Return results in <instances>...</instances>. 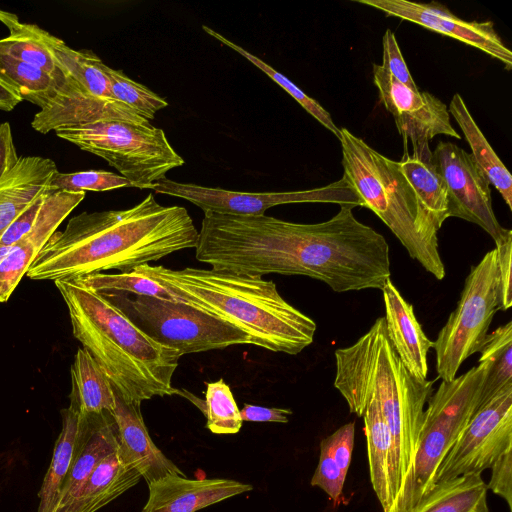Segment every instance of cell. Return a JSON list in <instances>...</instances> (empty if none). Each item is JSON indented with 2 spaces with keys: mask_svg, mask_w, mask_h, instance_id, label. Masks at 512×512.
I'll use <instances>...</instances> for the list:
<instances>
[{
  "mask_svg": "<svg viewBox=\"0 0 512 512\" xmlns=\"http://www.w3.org/2000/svg\"><path fill=\"white\" fill-rule=\"evenodd\" d=\"M22 100L16 89L0 77V110L9 112Z\"/></svg>",
  "mask_w": 512,
  "mask_h": 512,
  "instance_id": "46",
  "label": "cell"
},
{
  "mask_svg": "<svg viewBox=\"0 0 512 512\" xmlns=\"http://www.w3.org/2000/svg\"><path fill=\"white\" fill-rule=\"evenodd\" d=\"M431 161L447 192L448 217H457L480 226L499 244L512 230L503 228L493 208L490 182L470 153L451 142L440 141Z\"/></svg>",
  "mask_w": 512,
  "mask_h": 512,
  "instance_id": "13",
  "label": "cell"
},
{
  "mask_svg": "<svg viewBox=\"0 0 512 512\" xmlns=\"http://www.w3.org/2000/svg\"><path fill=\"white\" fill-rule=\"evenodd\" d=\"M77 279L102 294L131 293L136 296L181 302L175 294L136 269L115 274L96 273Z\"/></svg>",
  "mask_w": 512,
  "mask_h": 512,
  "instance_id": "34",
  "label": "cell"
},
{
  "mask_svg": "<svg viewBox=\"0 0 512 512\" xmlns=\"http://www.w3.org/2000/svg\"><path fill=\"white\" fill-rule=\"evenodd\" d=\"M382 52L381 66L401 84L418 91V87L403 59L395 35L390 29H387L383 35Z\"/></svg>",
  "mask_w": 512,
  "mask_h": 512,
  "instance_id": "40",
  "label": "cell"
},
{
  "mask_svg": "<svg viewBox=\"0 0 512 512\" xmlns=\"http://www.w3.org/2000/svg\"><path fill=\"white\" fill-rule=\"evenodd\" d=\"M478 362L487 365L480 399L482 406L512 383V321L488 333Z\"/></svg>",
  "mask_w": 512,
  "mask_h": 512,
  "instance_id": "33",
  "label": "cell"
},
{
  "mask_svg": "<svg viewBox=\"0 0 512 512\" xmlns=\"http://www.w3.org/2000/svg\"><path fill=\"white\" fill-rule=\"evenodd\" d=\"M448 111L462 130L471 148L470 154L473 159L485 173L490 184L500 193L508 208L512 210V176L489 144L458 93L453 95Z\"/></svg>",
  "mask_w": 512,
  "mask_h": 512,
  "instance_id": "27",
  "label": "cell"
},
{
  "mask_svg": "<svg viewBox=\"0 0 512 512\" xmlns=\"http://www.w3.org/2000/svg\"><path fill=\"white\" fill-rule=\"evenodd\" d=\"M73 336L128 403L178 394L172 378L180 353L149 337L110 299L79 279L54 281Z\"/></svg>",
  "mask_w": 512,
  "mask_h": 512,
  "instance_id": "4",
  "label": "cell"
},
{
  "mask_svg": "<svg viewBox=\"0 0 512 512\" xmlns=\"http://www.w3.org/2000/svg\"><path fill=\"white\" fill-rule=\"evenodd\" d=\"M498 253L501 304L500 310L506 311L512 307V235L495 247Z\"/></svg>",
  "mask_w": 512,
  "mask_h": 512,
  "instance_id": "43",
  "label": "cell"
},
{
  "mask_svg": "<svg viewBox=\"0 0 512 512\" xmlns=\"http://www.w3.org/2000/svg\"><path fill=\"white\" fill-rule=\"evenodd\" d=\"M381 291L386 331L392 346L408 372L418 381L424 382L428 375L427 355L434 341L426 336L413 306L403 298L391 278Z\"/></svg>",
  "mask_w": 512,
  "mask_h": 512,
  "instance_id": "21",
  "label": "cell"
},
{
  "mask_svg": "<svg viewBox=\"0 0 512 512\" xmlns=\"http://www.w3.org/2000/svg\"><path fill=\"white\" fill-rule=\"evenodd\" d=\"M0 21L10 34L0 39V54L35 65L60 83L65 84L68 75L59 66L48 44L49 32L35 24L21 23L15 14L0 10Z\"/></svg>",
  "mask_w": 512,
  "mask_h": 512,
  "instance_id": "25",
  "label": "cell"
},
{
  "mask_svg": "<svg viewBox=\"0 0 512 512\" xmlns=\"http://www.w3.org/2000/svg\"><path fill=\"white\" fill-rule=\"evenodd\" d=\"M56 163L39 156H21L0 179V237L34 200L47 191Z\"/></svg>",
  "mask_w": 512,
  "mask_h": 512,
  "instance_id": "22",
  "label": "cell"
},
{
  "mask_svg": "<svg viewBox=\"0 0 512 512\" xmlns=\"http://www.w3.org/2000/svg\"><path fill=\"white\" fill-rule=\"evenodd\" d=\"M343 177L362 202L391 230L410 257L436 279L445 276L437 233L430 226L419 199L391 160L346 128L340 129Z\"/></svg>",
  "mask_w": 512,
  "mask_h": 512,
  "instance_id": "6",
  "label": "cell"
},
{
  "mask_svg": "<svg viewBox=\"0 0 512 512\" xmlns=\"http://www.w3.org/2000/svg\"><path fill=\"white\" fill-rule=\"evenodd\" d=\"M56 136L103 158L140 189H151L184 164L165 132L150 123L103 121L58 130Z\"/></svg>",
  "mask_w": 512,
  "mask_h": 512,
  "instance_id": "8",
  "label": "cell"
},
{
  "mask_svg": "<svg viewBox=\"0 0 512 512\" xmlns=\"http://www.w3.org/2000/svg\"><path fill=\"white\" fill-rule=\"evenodd\" d=\"M373 81L380 101L395 120L405 147L410 141L413 156H430L429 141L437 135L461 139L451 124L448 107L436 96L404 86L377 64H373Z\"/></svg>",
  "mask_w": 512,
  "mask_h": 512,
  "instance_id": "14",
  "label": "cell"
},
{
  "mask_svg": "<svg viewBox=\"0 0 512 512\" xmlns=\"http://www.w3.org/2000/svg\"><path fill=\"white\" fill-rule=\"evenodd\" d=\"M512 447V383L479 407L438 467L434 484L482 474Z\"/></svg>",
  "mask_w": 512,
  "mask_h": 512,
  "instance_id": "12",
  "label": "cell"
},
{
  "mask_svg": "<svg viewBox=\"0 0 512 512\" xmlns=\"http://www.w3.org/2000/svg\"><path fill=\"white\" fill-rule=\"evenodd\" d=\"M340 205L331 219L314 224L267 215H224L214 254L220 270L247 276H306L334 292L381 290L391 276L384 236Z\"/></svg>",
  "mask_w": 512,
  "mask_h": 512,
  "instance_id": "1",
  "label": "cell"
},
{
  "mask_svg": "<svg viewBox=\"0 0 512 512\" xmlns=\"http://www.w3.org/2000/svg\"><path fill=\"white\" fill-rule=\"evenodd\" d=\"M115 391L112 412L118 429L119 450L147 484L169 475L185 476L154 444L145 426L139 403H128Z\"/></svg>",
  "mask_w": 512,
  "mask_h": 512,
  "instance_id": "20",
  "label": "cell"
},
{
  "mask_svg": "<svg viewBox=\"0 0 512 512\" xmlns=\"http://www.w3.org/2000/svg\"><path fill=\"white\" fill-rule=\"evenodd\" d=\"M70 405L80 416L100 414L115 408L111 381L91 354L79 348L71 365Z\"/></svg>",
  "mask_w": 512,
  "mask_h": 512,
  "instance_id": "26",
  "label": "cell"
},
{
  "mask_svg": "<svg viewBox=\"0 0 512 512\" xmlns=\"http://www.w3.org/2000/svg\"><path fill=\"white\" fill-rule=\"evenodd\" d=\"M121 455L119 447L94 468L79 495L63 512H97L141 479Z\"/></svg>",
  "mask_w": 512,
  "mask_h": 512,
  "instance_id": "24",
  "label": "cell"
},
{
  "mask_svg": "<svg viewBox=\"0 0 512 512\" xmlns=\"http://www.w3.org/2000/svg\"><path fill=\"white\" fill-rule=\"evenodd\" d=\"M58 98L34 116L31 126L42 134L70 127L103 122L125 121L148 124V120L136 114L126 104L116 100L94 96L68 75Z\"/></svg>",
  "mask_w": 512,
  "mask_h": 512,
  "instance_id": "17",
  "label": "cell"
},
{
  "mask_svg": "<svg viewBox=\"0 0 512 512\" xmlns=\"http://www.w3.org/2000/svg\"><path fill=\"white\" fill-rule=\"evenodd\" d=\"M12 130L9 122L0 123V179L18 162Z\"/></svg>",
  "mask_w": 512,
  "mask_h": 512,
  "instance_id": "45",
  "label": "cell"
},
{
  "mask_svg": "<svg viewBox=\"0 0 512 512\" xmlns=\"http://www.w3.org/2000/svg\"><path fill=\"white\" fill-rule=\"evenodd\" d=\"M500 304L498 253L494 248L471 267L457 306L434 341L437 378L454 379L464 361L481 351Z\"/></svg>",
  "mask_w": 512,
  "mask_h": 512,
  "instance_id": "9",
  "label": "cell"
},
{
  "mask_svg": "<svg viewBox=\"0 0 512 512\" xmlns=\"http://www.w3.org/2000/svg\"><path fill=\"white\" fill-rule=\"evenodd\" d=\"M48 44L59 66L87 92L97 97L115 99L110 82L100 68L102 60L96 54L90 50H74L51 34Z\"/></svg>",
  "mask_w": 512,
  "mask_h": 512,
  "instance_id": "32",
  "label": "cell"
},
{
  "mask_svg": "<svg viewBox=\"0 0 512 512\" xmlns=\"http://www.w3.org/2000/svg\"><path fill=\"white\" fill-rule=\"evenodd\" d=\"M202 29L208 35L219 40L221 43L236 51L254 66L263 71L268 77H270L275 83L282 87L290 96H292L311 116H313L319 123H321L326 129L332 132L338 139H340V128L334 123L330 113L325 110L319 102L312 97L304 93L298 86H296L291 80L285 77L280 72L273 69L266 62L246 51L241 46L228 40L226 37L211 29L208 26L203 25Z\"/></svg>",
  "mask_w": 512,
  "mask_h": 512,
  "instance_id": "35",
  "label": "cell"
},
{
  "mask_svg": "<svg viewBox=\"0 0 512 512\" xmlns=\"http://www.w3.org/2000/svg\"><path fill=\"white\" fill-rule=\"evenodd\" d=\"M62 429L55 441L50 465L38 492L37 512H53L68 473L79 429V413L71 406L61 410Z\"/></svg>",
  "mask_w": 512,
  "mask_h": 512,
  "instance_id": "30",
  "label": "cell"
},
{
  "mask_svg": "<svg viewBox=\"0 0 512 512\" xmlns=\"http://www.w3.org/2000/svg\"><path fill=\"white\" fill-rule=\"evenodd\" d=\"M118 447V429L111 412L79 415L72 461L53 512H63L79 495L99 462Z\"/></svg>",
  "mask_w": 512,
  "mask_h": 512,
  "instance_id": "18",
  "label": "cell"
},
{
  "mask_svg": "<svg viewBox=\"0 0 512 512\" xmlns=\"http://www.w3.org/2000/svg\"><path fill=\"white\" fill-rule=\"evenodd\" d=\"M290 415H292V410L286 408H269L245 404L244 407L240 409L242 421L249 422L287 423Z\"/></svg>",
  "mask_w": 512,
  "mask_h": 512,
  "instance_id": "44",
  "label": "cell"
},
{
  "mask_svg": "<svg viewBox=\"0 0 512 512\" xmlns=\"http://www.w3.org/2000/svg\"><path fill=\"white\" fill-rule=\"evenodd\" d=\"M346 476L341 472L325 443L320 442L318 465L311 477L310 484L322 489L337 505L343 492Z\"/></svg>",
  "mask_w": 512,
  "mask_h": 512,
  "instance_id": "39",
  "label": "cell"
},
{
  "mask_svg": "<svg viewBox=\"0 0 512 512\" xmlns=\"http://www.w3.org/2000/svg\"><path fill=\"white\" fill-rule=\"evenodd\" d=\"M355 439V423L342 425L328 437L322 439L341 472L347 476Z\"/></svg>",
  "mask_w": 512,
  "mask_h": 512,
  "instance_id": "41",
  "label": "cell"
},
{
  "mask_svg": "<svg viewBox=\"0 0 512 512\" xmlns=\"http://www.w3.org/2000/svg\"><path fill=\"white\" fill-rule=\"evenodd\" d=\"M481 474L459 476L434 484L409 512H489Z\"/></svg>",
  "mask_w": 512,
  "mask_h": 512,
  "instance_id": "28",
  "label": "cell"
},
{
  "mask_svg": "<svg viewBox=\"0 0 512 512\" xmlns=\"http://www.w3.org/2000/svg\"><path fill=\"white\" fill-rule=\"evenodd\" d=\"M151 190L187 200L203 212L224 215H264L269 208L281 204L328 202L339 205L362 206L349 182L340 180L321 188L290 192H240L222 188L180 183L168 178L156 182Z\"/></svg>",
  "mask_w": 512,
  "mask_h": 512,
  "instance_id": "11",
  "label": "cell"
},
{
  "mask_svg": "<svg viewBox=\"0 0 512 512\" xmlns=\"http://www.w3.org/2000/svg\"><path fill=\"white\" fill-rule=\"evenodd\" d=\"M0 77L15 88L23 100L40 109L53 103L66 84L35 65L1 54Z\"/></svg>",
  "mask_w": 512,
  "mask_h": 512,
  "instance_id": "31",
  "label": "cell"
},
{
  "mask_svg": "<svg viewBox=\"0 0 512 512\" xmlns=\"http://www.w3.org/2000/svg\"><path fill=\"white\" fill-rule=\"evenodd\" d=\"M142 512H196L251 491L252 485L232 479H189L169 475L151 482Z\"/></svg>",
  "mask_w": 512,
  "mask_h": 512,
  "instance_id": "19",
  "label": "cell"
},
{
  "mask_svg": "<svg viewBox=\"0 0 512 512\" xmlns=\"http://www.w3.org/2000/svg\"><path fill=\"white\" fill-rule=\"evenodd\" d=\"M479 395L469 381L442 380L432 392L411 467L388 512H409L434 486L436 471L478 408Z\"/></svg>",
  "mask_w": 512,
  "mask_h": 512,
  "instance_id": "7",
  "label": "cell"
},
{
  "mask_svg": "<svg viewBox=\"0 0 512 512\" xmlns=\"http://www.w3.org/2000/svg\"><path fill=\"white\" fill-rule=\"evenodd\" d=\"M360 416L364 421L371 485L382 511L388 512L397 494L389 428L374 398H368L363 402Z\"/></svg>",
  "mask_w": 512,
  "mask_h": 512,
  "instance_id": "23",
  "label": "cell"
},
{
  "mask_svg": "<svg viewBox=\"0 0 512 512\" xmlns=\"http://www.w3.org/2000/svg\"><path fill=\"white\" fill-rule=\"evenodd\" d=\"M135 269L182 303L247 334L253 345L296 355L313 343L315 321L288 303L271 280L191 267L143 264Z\"/></svg>",
  "mask_w": 512,
  "mask_h": 512,
  "instance_id": "3",
  "label": "cell"
},
{
  "mask_svg": "<svg viewBox=\"0 0 512 512\" xmlns=\"http://www.w3.org/2000/svg\"><path fill=\"white\" fill-rule=\"evenodd\" d=\"M122 187H132L121 175L105 170H87L72 173L57 171L49 180L48 190H68L74 192H104Z\"/></svg>",
  "mask_w": 512,
  "mask_h": 512,
  "instance_id": "38",
  "label": "cell"
},
{
  "mask_svg": "<svg viewBox=\"0 0 512 512\" xmlns=\"http://www.w3.org/2000/svg\"><path fill=\"white\" fill-rule=\"evenodd\" d=\"M354 2L466 43L498 59L508 71L511 70L512 52L496 32L492 21L462 20L436 2L419 3L408 0H354Z\"/></svg>",
  "mask_w": 512,
  "mask_h": 512,
  "instance_id": "15",
  "label": "cell"
},
{
  "mask_svg": "<svg viewBox=\"0 0 512 512\" xmlns=\"http://www.w3.org/2000/svg\"><path fill=\"white\" fill-rule=\"evenodd\" d=\"M196 229L181 206H163L152 193L122 210L82 212L55 231L29 267L32 280L77 279L108 270L130 271L195 248Z\"/></svg>",
  "mask_w": 512,
  "mask_h": 512,
  "instance_id": "2",
  "label": "cell"
},
{
  "mask_svg": "<svg viewBox=\"0 0 512 512\" xmlns=\"http://www.w3.org/2000/svg\"><path fill=\"white\" fill-rule=\"evenodd\" d=\"M84 197L85 192L47 189L33 225L0 262V303L10 298L40 250Z\"/></svg>",
  "mask_w": 512,
  "mask_h": 512,
  "instance_id": "16",
  "label": "cell"
},
{
  "mask_svg": "<svg viewBox=\"0 0 512 512\" xmlns=\"http://www.w3.org/2000/svg\"><path fill=\"white\" fill-rule=\"evenodd\" d=\"M334 355V387L350 413L359 416L368 398H374L380 407L391 435L398 493L412 465L425 405L436 380L421 382L408 372L387 335L384 316L354 344L337 349Z\"/></svg>",
  "mask_w": 512,
  "mask_h": 512,
  "instance_id": "5",
  "label": "cell"
},
{
  "mask_svg": "<svg viewBox=\"0 0 512 512\" xmlns=\"http://www.w3.org/2000/svg\"><path fill=\"white\" fill-rule=\"evenodd\" d=\"M104 295L149 337L181 356L251 344L247 334L188 304L147 296Z\"/></svg>",
  "mask_w": 512,
  "mask_h": 512,
  "instance_id": "10",
  "label": "cell"
},
{
  "mask_svg": "<svg viewBox=\"0 0 512 512\" xmlns=\"http://www.w3.org/2000/svg\"><path fill=\"white\" fill-rule=\"evenodd\" d=\"M100 68L107 76L112 96L130 107L146 120H152L155 114L168 106V102L146 86L132 80L123 71L115 70L103 63Z\"/></svg>",
  "mask_w": 512,
  "mask_h": 512,
  "instance_id": "36",
  "label": "cell"
},
{
  "mask_svg": "<svg viewBox=\"0 0 512 512\" xmlns=\"http://www.w3.org/2000/svg\"><path fill=\"white\" fill-rule=\"evenodd\" d=\"M431 158L432 155L415 157L405 153L398 163L415 191L430 226L438 233L444 221L449 218L448 202L445 185Z\"/></svg>",
  "mask_w": 512,
  "mask_h": 512,
  "instance_id": "29",
  "label": "cell"
},
{
  "mask_svg": "<svg viewBox=\"0 0 512 512\" xmlns=\"http://www.w3.org/2000/svg\"><path fill=\"white\" fill-rule=\"evenodd\" d=\"M203 413L206 427L214 434H236L243 424L240 409L223 379L206 383Z\"/></svg>",
  "mask_w": 512,
  "mask_h": 512,
  "instance_id": "37",
  "label": "cell"
},
{
  "mask_svg": "<svg viewBox=\"0 0 512 512\" xmlns=\"http://www.w3.org/2000/svg\"><path fill=\"white\" fill-rule=\"evenodd\" d=\"M491 477L487 490H491L512 509V447L503 452L490 467Z\"/></svg>",
  "mask_w": 512,
  "mask_h": 512,
  "instance_id": "42",
  "label": "cell"
}]
</instances>
